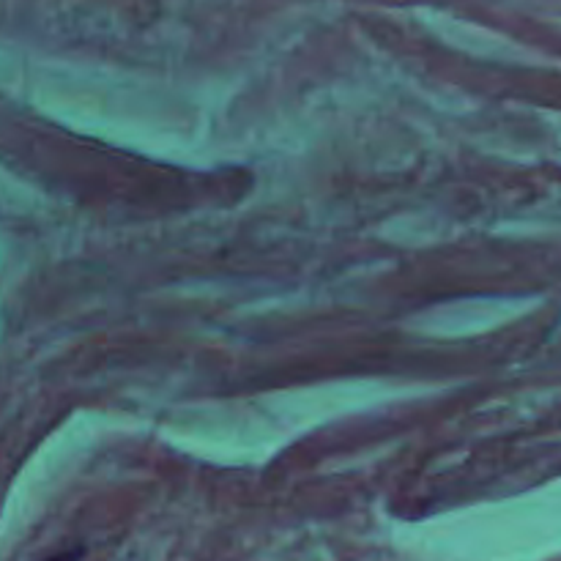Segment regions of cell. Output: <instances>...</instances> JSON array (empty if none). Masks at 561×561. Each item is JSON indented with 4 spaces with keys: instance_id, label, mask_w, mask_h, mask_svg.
<instances>
[{
    "instance_id": "6da1fadb",
    "label": "cell",
    "mask_w": 561,
    "mask_h": 561,
    "mask_svg": "<svg viewBox=\"0 0 561 561\" xmlns=\"http://www.w3.org/2000/svg\"><path fill=\"white\" fill-rule=\"evenodd\" d=\"M80 559H82V551H80V548H75V551L58 553V557H53V559H44V561H80Z\"/></svg>"
}]
</instances>
